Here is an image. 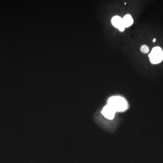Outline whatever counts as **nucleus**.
I'll return each instance as SVG.
<instances>
[{
	"label": "nucleus",
	"instance_id": "7ed1b4c3",
	"mask_svg": "<svg viewBox=\"0 0 163 163\" xmlns=\"http://www.w3.org/2000/svg\"><path fill=\"white\" fill-rule=\"evenodd\" d=\"M101 113L106 119L112 120L114 119L116 111L111 106L107 104L102 109Z\"/></svg>",
	"mask_w": 163,
	"mask_h": 163
},
{
	"label": "nucleus",
	"instance_id": "f257e3e1",
	"mask_svg": "<svg viewBox=\"0 0 163 163\" xmlns=\"http://www.w3.org/2000/svg\"><path fill=\"white\" fill-rule=\"evenodd\" d=\"M108 105L114 109L116 112H123L128 107L126 100L120 96H113L110 98Z\"/></svg>",
	"mask_w": 163,
	"mask_h": 163
},
{
	"label": "nucleus",
	"instance_id": "423d86ee",
	"mask_svg": "<svg viewBox=\"0 0 163 163\" xmlns=\"http://www.w3.org/2000/svg\"><path fill=\"white\" fill-rule=\"evenodd\" d=\"M149 48L147 45H143L141 46V51L144 54H147L149 52Z\"/></svg>",
	"mask_w": 163,
	"mask_h": 163
},
{
	"label": "nucleus",
	"instance_id": "39448f33",
	"mask_svg": "<svg viewBox=\"0 0 163 163\" xmlns=\"http://www.w3.org/2000/svg\"><path fill=\"white\" fill-rule=\"evenodd\" d=\"M123 24H124V27L127 28L130 27L134 22V20L132 18V16L130 14H127L123 17Z\"/></svg>",
	"mask_w": 163,
	"mask_h": 163
},
{
	"label": "nucleus",
	"instance_id": "f03ea898",
	"mask_svg": "<svg viewBox=\"0 0 163 163\" xmlns=\"http://www.w3.org/2000/svg\"><path fill=\"white\" fill-rule=\"evenodd\" d=\"M149 57L152 64H158L161 63L163 60L162 49L160 47H154L149 54Z\"/></svg>",
	"mask_w": 163,
	"mask_h": 163
},
{
	"label": "nucleus",
	"instance_id": "0eeeda50",
	"mask_svg": "<svg viewBox=\"0 0 163 163\" xmlns=\"http://www.w3.org/2000/svg\"><path fill=\"white\" fill-rule=\"evenodd\" d=\"M153 42H155L156 41V38H154V39H153Z\"/></svg>",
	"mask_w": 163,
	"mask_h": 163
},
{
	"label": "nucleus",
	"instance_id": "20e7f679",
	"mask_svg": "<svg viewBox=\"0 0 163 163\" xmlns=\"http://www.w3.org/2000/svg\"><path fill=\"white\" fill-rule=\"evenodd\" d=\"M111 23L116 28L120 31H124L125 28L123 24V19L121 17L115 16L111 19Z\"/></svg>",
	"mask_w": 163,
	"mask_h": 163
}]
</instances>
